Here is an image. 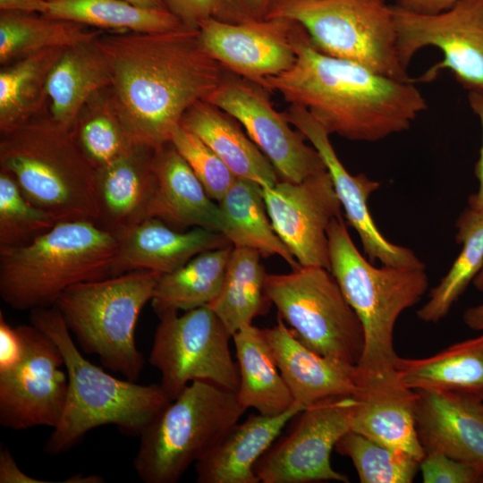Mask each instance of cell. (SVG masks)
<instances>
[{
  "mask_svg": "<svg viewBox=\"0 0 483 483\" xmlns=\"http://www.w3.org/2000/svg\"><path fill=\"white\" fill-rule=\"evenodd\" d=\"M154 148L135 144L96 169L97 225L116 237L149 217Z\"/></svg>",
  "mask_w": 483,
  "mask_h": 483,
  "instance_id": "23",
  "label": "cell"
},
{
  "mask_svg": "<svg viewBox=\"0 0 483 483\" xmlns=\"http://www.w3.org/2000/svg\"><path fill=\"white\" fill-rule=\"evenodd\" d=\"M118 238L111 276L136 270L173 272L198 254L231 245L219 232L202 227L176 230L148 217Z\"/></svg>",
  "mask_w": 483,
  "mask_h": 483,
  "instance_id": "22",
  "label": "cell"
},
{
  "mask_svg": "<svg viewBox=\"0 0 483 483\" xmlns=\"http://www.w3.org/2000/svg\"><path fill=\"white\" fill-rule=\"evenodd\" d=\"M72 131L95 169L111 163L138 144L116 112L108 89L97 93L84 106Z\"/></svg>",
  "mask_w": 483,
  "mask_h": 483,
  "instance_id": "37",
  "label": "cell"
},
{
  "mask_svg": "<svg viewBox=\"0 0 483 483\" xmlns=\"http://www.w3.org/2000/svg\"><path fill=\"white\" fill-rule=\"evenodd\" d=\"M110 83L108 66L95 39L65 48L47 78L48 114L72 128L84 106Z\"/></svg>",
  "mask_w": 483,
  "mask_h": 483,
  "instance_id": "28",
  "label": "cell"
},
{
  "mask_svg": "<svg viewBox=\"0 0 483 483\" xmlns=\"http://www.w3.org/2000/svg\"><path fill=\"white\" fill-rule=\"evenodd\" d=\"M23 472L6 446L0 448V483H47Z\"/></svg>",
  "mask_w": 483,
  "mask_h": 483,
  "instance_id": "46",
  "label": "cell"
},
{
  "mask_svg": "<svg viewBox=\"0 0 483 483\" xmlns=\"http://www.w3.org/2000/svg\"><path fill=\"white\" fill-rule=\"evenodd\" d=\"M23 345L16 327H12L0 312V372L16 365L21 359Z\"/></svg>",
  "mask_w": 483,
  "mask_h": 483,
  "instance_id": "44",
  "label": "cell"
},
{
  "mask_svg": "<svg viewBox=\"0 0 483 483\" xmlns=\"http://www.w3.org/2000/svg\"><path fill=\"white\" fill-rule=\"evenodd\" d=\"M246 409L234 392L193 381L140 434L133 468L145 483H176L236 424Z\"/></svg>",
  "mask_w": 483,
  "mask_h": 483,
  "instance_id": "8",
  "label": "cell"
},
{
  "mask_svg": "<svg viewBox=\"0 0 483 483\" xmlns=\"http://www.w3.org/2000/svg\"><path fill=\"white\" fill-rule=\"evenodd\" d=\"M265 292L308 348L358 365L365 343L363 327L328 269L300 267L287 274H267Z\"/></svg>",
  "mask_w": 483,
  "mask_h": 483,
  "instance_id": "10",
  "label": "cell"
},
{
  "mask_svg": "<svg viewBox=\"0 0 483 483\" xmlns=\"http://www.w3.org/2000/svg\"><path fill=\"white\" fill-rule=\"evenodd\" d=\"M327 236L330 272L364 331L358 376L394 370L399 357L394 347L395 323L427 292L425 268L374 267L354 245L342 216L331 221Z\"/></svg>",
  "mask_w": 483,
  "mask_h": 483,
  "instance_id": "6",
  "label": "cell"
},
{
  "mask_svg": "<svg viewBox=\"0 0 483 483\" xmlns=\"http://www.w3.org/2000/svg\"><path fill=\"white\" fill-rule=\"evenodd\" d=\"M395 370L413 390L449 393L483 402V332L427 358L398 357Z\"/></svg>",
  "mask_w": 483,
  "mask_h": 483,
  "instance_id": "27",
  "label": "cell"
},
{
  "mask_svg": "<svg viewBox=\"0 0 483 483\" xmlns=\"http://www.w3.org/2000/svg\"><path fill=\"white\" fill-rule=\"evenodd\" d=\"M161 275L136 270L81 282L67 288L54 306L84 352L97 355L105 368L135 382L144 367L135 327Z\"/></svg>",
  "mask_w": 483,
  "mask_h": 483,
  "instance_id": "7",
  "label": "cell"
},
{
  "mask_svg": "<svg viewBox=\"0 0 483 483\" xmlns=\"http://www.w3.org/2000/svg\"><path fill=\"white\" fill-rule=\"evenodd\" d=\"M458 0H395V6L423 14L438 13L451 8Z\"/></svg>",
  "mask_w": 483,
  "mask_h": 483,
  "instance_id": "47",
  "label": "cell"
},
{
  "mask_svg": "<svg viewBox=\"0 0 483 483\" xmlns=\"http://www.w3.org/2000/svg\"><path fill=\"white\" fill-rule=\"evenodd\" d=\"M456 227V241L462 248L447 274L430 291L428 301L417 311L423 322L443 319L483 267V211L465 209Z\"/></svg>",
  "mask_w": 483,
  "mask_h": 483,
  "instance_id": "36",
  "label": "cell"
},
{
  "mask_svg": "<svg viewBox=\"0 0 483 483\" xmlns=\"http://www.w3.org/2000/svg\"><path fill=\"white\" fill-rule=\"evenodd\" d=\"M258 251L235 248L230 254L224 283L217 297L208 306L233 335L264 314L270 302L265 292L267 273Z\"/></svg>",
  "mask_w": 483,
  "mask_h": 483,
  "instance_id": "32",
  "label": "cell"
},
{
  "mask_svg": "<svg viewBox=\"0 0 483 483\" xmlns=\"http://www.w3.org/2000/svg\"><path fill=\"white\" fill-rule=\"evenodd\" d=\"M63 482L67 483H100L104 482V479L102 477L97 475H89V476H82V475H74L71 478L67 479L66 480H64Z\"/></svg>",
  "mask_w": 483,
  "mask_h": 483,
  "instance_id": "51",
  "label": "cell"
},
{
  "mask_svg": "<svg viewBox=\"0 0 483 483\" xmlns=\"http://www.w3.org/2000/svg\"><path fill=\"white\" fill-rule=\"evenodd\" d=\"M396 47L402 65L427 47L438 48L443 59L416 81L434 80L449 70L469 91H483V0H458L434 14L416 13L392 5Z\"/></svg>",
  "mask_w": 483,
  "mask_h": 483,
  "instance_id": "13",
  "label": "cell"
},
{
  "mask_svg": "<svg viewBox=\"0 0 483 483\" xmlns=\"http://www.w3.org/2000/svg\"><path fill=\"white\" fill-rule=\"evenodd\" d=\"M473 281H474L475 287L478 290L483 292V267L479 271V273L476 275Z\"/></svg>",
  "mask_w": 483,
  "mask_h": 483,
  "instance_id": "52",
  "label": "cell"
},
{
  "mask_svg": "<svg viewBox=\"0 0 483 483\" xmlns=\"http://www.w3.org/2000/svg\"><path fill=\"white\" fill-rule=\"evenodd\" d=\"M286 119L312 144L330 174L335 191L350 225L357 232L365 253L373 263L384 266L425 268L409 248L386 240L378 231L368 208V199L380 182L364 174H351L340 161L329 140V133L304 107L290 105Z\"/></svg>",
  "mask_w": 483,
  "mask_h": 483,
  "instance_id": "18",
  "label": "cell"
},
{
  "mask_svg": "<svg viewBox=\"0 0 483 483\" xmlns=\"http://www.w3.org/2000/svg\"><path fill=\"white\" fill-rule=\"evenodd\" d=\"M232 245L201 252L180 268L160 275L151 305L157 316L208 305L225 279Z\"/></svg>",
  "mask_w": 483,
  "mask_h": 483,
  "instance_id": "31",
  "label": "cell"
},
{
  "mask_svg": "<svg viewBox=\"0 0 483 483\" xmlns=\"http://www.w3.org/2000/svg\"><path fill=\"white\" fill-rule=\"evenodd\" d=\"M182 124L203 140L236 177L260 186H273L280 181L274 166L232 115L200 100L184 114Z\"/></svg>",
  "mask_w": 483,
  "mask_h": 483,
  "instance_id": "26",
  "label": "cell"
},
{
  "mask_svg": "<svg viewBox=\"0 0 483 483\" xmlns=\"http://www.w3.org/2000/svg\"><path fill=\"white\" fill-rule=\"evenodd\" d=\"M240 384L236 393L239 402L247 410L275 416L285 412L296 402L274 359L264 331L250 324L233 335Z\"/></svg>",
  "mask_w": 483,
  "mask_h": 483,
  "instance_id": "29",
  "label": "cell"
},
{
  "mask_svg": "<svg viewBox=\"0 0 483 483\" xmlns=\"http://www.w3.org/2000/svg\"><path fill=\"white\" fill-rule=\"evenodd\" d=\"M23 352L20 361L0 372V425L12 430L55 428L63 414L68 377L57 344L30 325L16 326Z\"/></svg>",
  "mask_w": 483,
  "mask_h": 483,
  "instance_id": "14",
  "label": "cell"
},
{
  "mask_svg": "<svg viewBox=\"0 0 483 483\" xmlns=\"http://www.w3.org/2000/svg\"><path fill=\"white\" fill-rule=\"evenodd\" d=\"M468 99L473 113L479 117L482 129V146L479 158L476 165V175L479 180V190L469 199V208L483 211V91H469Z\"/></svg>",
  "mask_w": 483,
  "mask_h": 483,
  "instance_id": "45",
  "label": "cell"
},
{
  "mask_svg": "<svg viewBox=\"0 0 483 483\" xmlns=\"http://www.w3.org/2000/svg\"><path fill=\"white\" fill-rule=\"evenodd\" d=\"M354 396L327 398L305 407L288 423L257 462L262 483H311L349 479L334 470L330 456L336 443L352 430Z\"/></svg>",
  "mask_w": 483,
  "mask_h": 483,
  "instance_id": "12",
  "label": "cell"
},
{
  "mask_svg": "<svg viewBox=\"0 0 483 483\" xmlns=\"http://www.w3.org/2000/svg\"><path fill=\"white\" fill-rule=\"evenodd\" d=\"M47 9V0H0L1 11L46 14Z\"/></svg>",
  "mask_w": 483,
  "mask_h": 483,
  "instance_id": "48",
  "label": "cell"
},
{
  "mask_svg": "<svg viewBox=\"0 0 483 483\" xmlns=\"http://www.w3.org/2000/svg\"><path fill=\"white\" fill-rule=\"evenodd\" d=\"M280 0H221L223 14L220 21L240 23L267 19Z\"/></svg>",
  "mask_w": 483,
  "mask_h": 483,
  "instance_id": "43",
  "label": "cell"
},
{
  "mask_svg": "<svg viewBox=\"0 0 483 483\" xmlns=\"http://www.w3.org/2000/svg\"><path fill=\"white\" fill-rule=\"evenodd\" d=\"M154 187L149 217L185 231L202 227L221 232L222 214L215 200L171 142L154 150Z\"/></svg>",
  "mask_w": 483,
  "mask_h": 483,
  "instance_id": "24",
  "label": "cell"
},
{
  "mask_svg": "<svg viewBox=\"0 0 483 483\" xmlns=\"http://www.w3.org/2000/svg\"><path fill=\"white\" fill-rule=\"evenodd\" d=\"M165 8L185 26L198 29L210 18L222 19L221 0H164Z\"/></svg>",
  "mask_w": 483,
  "mask_h": 483,
  "instance_id": "42",
  "label": "cell"
},
{
  "mask_svg": "<svg viewBox=\"0 0 483 483\" xmlns=\"http://www.w3.org/2000/svg\"><path fill=\"white\" fill-rule=\"evenodd\" d=\"M305 407L296 402L275 416L251 414L237 422L195 463L198 483H258L254 468L290 420Z\"/></svg>",
  "mask_w": 483,
  "mask_h": 483,
  "instance_id": "25",
  "label": "cell"
},
{
  "mask_svg": "<svg viewBox=\"0 0 483 483\" xmlns=\"http://www.w3.org/2000/svg\"><path fill=\"white\" fill-rule=\"evenodd\" d=\"M294 22L279 18L230 23L215 18L198 30L206 50L228 72L264 88L268 77L289 70L295 62Z\"/></svg>",
  "mask_w": 483,
  "mask_h": 483,
  "instance_id": "17",
  "label": "cell"
},
{
  "mask_svg": "<svg viewBox=\"0 0 483 483\" xmlns=\"http://www.w3.org/2000/svg\"><path fill=\"white\" fill-rule=\"evenodd\" d=\"M267 18L301 25L326 55L413 81L399 60L393 9L385 0H280Z\"/></svg>",
  "mask_w": 483,
  "mask_h": 483,
  "instance_id": "9",
  "label": "cell"
},
{
  "mask_svg": "<svg viewBox=\"0 0 483 483\" xmlns=\"http://www.w3.org/2000/svg\"><path fill=\"white\" fill-rule=\"evenodd\" d=\"M424 483H479L483 475L438 451H427L419 462Z\"/></svg>",
  "mask_w": 483,
  "mask_h": 483,
  "instance_id": "41",
  "label": "cell"
},
{
  "mask_svg": "<svg viewBox=\"0 0 483 483\" xmlns=\"http://www.w3.org/2000/svg\"><path fill=\"white\" fill-rule=\"evenodd\" d=\"M118 238L91 221H60L32 242L0 249V296L9 307L55 305L70 286L111 276Z\"/></svg>",
  "mask_w": 483,
  "mask_h": 483,
  "instance_id": "5",
  "label": "cell"
},
{
  "mask_svg": "<svg viewBox=\"0 0 483 483\" xmlns=\"http://www.w3.org/2000/svg\"><path fill=\"white\" fill-rule=\"evenodd\" d=\"M335 450L352 460L361 483H411L419 469L420 461L411 454L352 430L339 439Z\"/></svg>",
  "mask_w": 483,
  "mask_h": 483,
  "instance_id": "38",
  "label": "cell"
},
{
  "mask_svg": "<svg viewBox=\"0 0 483 483\" xmlns=\"http://www.w3.org/2000/svg\"><path fill=\"white\" fill-rule=\"evenodd\" d=\"M218 206L220 233L233 247L255 250L264 258L279 256L292 269L301 267L274 230L258 183L237 177Z\"/></svg>",
  "mask_w": 483,
  "mask_h": 483,
  "instance_id": "30",
  "label": "cell"
},
{
  "mask_svg": "<svg viewBox=\"0 0 483 483\" xmlns=\"http://www.w3.org/2000/svg\"><path fill=\"white\" fill-rule=\"evenodd\" d=\"M30 320L57 344L68 377L64 409L45 444L47 453H64L89 431L104 425H114L124 434L140 435L172 401L160 385L121 380L86 360L55 306L31 309Z\"/></svg>",
  "mask_w": 483,
  "mask_h": 483,
  "instance_id": "3",
  "label": "cell"
},
{
  "mask_svg": "<svg viewBox=\"0 0 483 483\" xmlns=\"http://www.w3.org/2000/svg\"><path fill=\"white\" fill-rule=\"evenodd\" d=\"M463 322L470 329L483 332V303L467 309L463 313Z\"/></svg>",
  "mask_w": 483,
  "mask_h": 483,
  "instance_id": "49",
  "label": "cell"
},
{
  "mask_svg": "<svg viewBox=\"0 0 483 483\" xmlns=\"http://www.w3.org/2000/svg\"><path fill=\"white\" fill-rule=\"evenodd\" d=\"M95 44L109 69L108 93L133 140L157 149L195 103L230 72L204 47L199 30L100 33Z\"/></svg>",
  "mask_w": 483,
  "mask_h": 483,
  "instance_id": "1",
  "label": "cell"
},
{
  "mask_svg": "<svg viewBox=\"0 0 483 483\" xmlns=\"http://www.w3.org/2000/svg\"><path fill=\"white\" fill-rule=\"evenodd\" d=\"M422 446L466 463L483 475V403L458 394L415 390Z\"/></svg>",
  "mask_w": 483,
  "mask_h": 483,
  "instance_id": "20",
  "label": "cell"
},
{
  "mask_svg": "<svg viewBox=\"0 0 483 483\" xmlns=\"http://www.w3.org/2000/svg\"><path fill=\"white\" fill-rule=\"evenodd\" d=\"M158 318L148 361L159 370V385L170 400L196 380L237 393L240 376L230 352L232 335L208 305Z\"/></svg>",
  "mask_w": 483,
  "mask_h": 483,
  "instance_id": "11",
  "label": "cell"
},
{
  "mask_svg": "<svg viewBox=\"0 0 483 483\" xmlns=\"http://www.w3.org/2000/svg\"><path fill=\"white\" fill-rule=\"evenodd\" d=\"M170 142L189 164L210 199L219 202L236 180L221 158L182 123Z\"/></svg>",
  "mask_w": 483,
  "mask_h": 483,
  "instance_id": "40",
  "label": "cell"
},
{
  "mask_svg": "<svg viewBox=\"0 0 483 483\" xmlns=\"http://www.w3.org/2000/svg\"><path fill=\"white\" fill-rule=\"evenodd\" d=\"M46 15L118 32H162L185 26L167 10L147 9L123 0H47Z\"/></svg>",
  "mask_w": 483,
  "mask_h": 483,
  "instance_id": "35",
  "label": "cell"
},
{
  "mask_svg": "<svg viewBox=\"0 0 483 483\" xmlns=\"http://www.w3.org/2000/svg\"><path fill=\"white\" fill-rule=\"evenodd\" d=\"M56 223L24 196L11 174L0 170V249L23 246Z\"/></svg>",
  "mask_w": 483,
  "mask_h": 483,
  "instance_id": "39",
  "label": "cell"
},
{
  "mask_svg": "<svg viewBox=\"0 0 483 483\" xmlns=\"http://www.w3.org/2000/svg\"><path fill=\"white\" fill-rule=\"evenodd\" d=\"M358 386L352 430L421 461L425 449L416 426V391L400 379L395 369L358 376Z\"/></svg>",
  "mask_w": 483,
  "mask_h": 483,
  "instance_id": "19",
  "label": "cell"
},
{
  "mask_svg": "<svg viewBox=\"0 0 483 483\" xmlns=\"http://www.w3.org/2000/svg\"><path fill=\"white\" fill-rule=\"evenodd\" d=\"M296 59L268 77L264 89L306 108L329 134L374 142L408 130L427 108L414 81H401L350 60L318 51L294 22Z\"/></svg>",
  "mask_w": 483,
  "mask_h": 483,
  "instance_id": "2",
  "label": "cell"
},
{
  "mask_svg": "<svg viewBox=\"0 0 483 483\" xmlns=\"http://www.w3.org/2000/svg\"><path fill=\"white\" fill-rule=\"evenodd\" d=\"M131 4L147 9L166 10L164 0H123Z\"/></svg>",
  "mask_w": 483,
  "mask_h": 483,
  "instance_id": "50",
  "label": "cell"
},
{
  "mask_svg": "<svg viewBox=\"0 0 483 483\" xmlns=\"http://www.w3.org/2000/svg\"><path fill=\"white\" fill-rule=\"evenodd\" d=\"M64 49H45L2 67L0 132L10 131L40 114L47 101L49 72Z\"/></svg>",
  "mask_w": 483,
  "mask_h": 483,
  "instance_id": "34",
  "label": "cell"
},
{
  "mask_svg": "<svg viewBox=\"0 0 483 483\" xmlns=\"http://www.w3.org/2000/svg\"><path fill=\"white\" fill-rule=\"evenodd\" d=\"M273 228L301 267L330 271L327 230L342 205L326 171L302 182L261 186Z\"/></svg>",
  "mask_w": 483,
  "mask_h": 483,
  "instance_id": "16",
  "label": "cell"
},
{
  "mask_svg": "<svg viewBox=\"0 0 483 483\" xmlns=\"http://www.w3.org/2000/svg\"><path fill=\"white\" fill-rule=\"evenodd\" d=\"M100 33L72 21L0 10V63L4 65L45 49L92 41Z\"/></svg>",
  "mask_w": 483,
  "mask_h": 483,
  "instance_id": "33",
  "label": "cell"
},
{
  "mask_svg": "<svg viewBox=\"0 0 483 483\" xmlns=\"http://www.w3.org/2000/svg\"><path fill=\"white\" fill-rule=\"evenodd\" d=\"M269 91L229 72L205 101L235 118L250 140L267 157L279 179L300 182L326 171L318 152L305 143V137L291 128L284 113L277 112Z\"/></svg>",
  "mask_w": 483,
  "mask_h": 483,
  "instance_id": "15",
  "label": "cell"
},
{
  "mask_svg": "<svg viewBox=\"0 0 483 483\" xmlns=\"http://www.w3.org/2000/svg\"><path fill=\"white\" fill-rule=\"evenodd\" d=\"M0 170L11 174L24 196L56 222L96 223V169L72 128L49 114L1 132Z\"/></svg>",
  "mask_w": 483,
  "mask_h": 483,
  "instance_id": "4",
  "label": "cell"
},
{
  "mask_svg": "<svg viewBox=\"0 0 483 483\" xmlns=\"http://www.w3.org/2000/svg\"><path fill=\"white\" fill-rule=\"evenodd\" d=\"M278 369L295 402L304 407L359 390L355 365L324 357L301 342L278 316L277 323L263 329Z\"/></svg>",
  "mask_w": 483,
  "mask_h": 483,
  "instance_id": "21",
  "label": "cell"
}]
</instances>
